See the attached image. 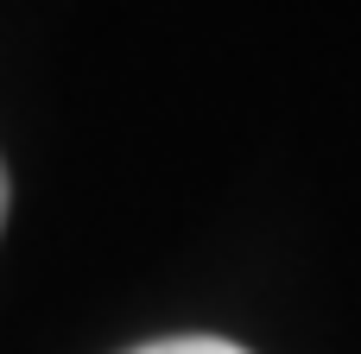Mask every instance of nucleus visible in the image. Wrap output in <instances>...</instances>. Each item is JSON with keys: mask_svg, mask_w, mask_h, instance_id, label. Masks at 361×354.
<instances>
[{"mask_svg": "<svg viewBox=\"0 0 361 354\" xmlns=\"http://www.w3.org/2000/svg\"><path fill=\"white\" fill-rule=\"evenodd\" d=\"M127 354H247L222 336H165V342H146V348H127Z\"/></svg>", "mask_w": 361, "mask_h": 354, "instance_id": "f257e3e1", "label": "nucleus"}, {"mask_svg": "<svg viewBox=\"0 0 361 354\" xmlns=\"http://www.w3.org/2000/svg\"><path fill=\"white\" fill-rule=\"evenodd\" d=\"M0 228H6V165H0Z\"/></svg>", "mask_w": 361, "mask_h": 354, "instance_id": "f03ea898", "label": "nucleus"}]
</instances>
